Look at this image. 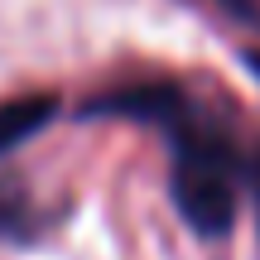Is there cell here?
<instances>
[{
	"label": "cell",
	"instance_id": "5",
	"mask_svg": "<svg viewBox=\"0 0 260 260\" xmlns=\"http://www.w3.org/2000/svg\"><path fill=\"white\" fill-rule=\"evenodd\" d=\"M251 188H255V207H260V154H255V164H251Z\"/></svg>",
	"mask_w": 260,
	"mask_h": 260
},
{
	"label": "cell",
	"instance_id": "3",
	"mask_svg": "<svg viewBox=\"0 0 260 260\" xmlns=\"http://www.w3.org/2000/svg\"><path fill=\"white\" fill-rule=\"evenodd\" d=\"M58 111V96H19V102H5L0 106V149L29 140L39 125H48Z\"/></svg>",
	"mask_w": 260,
	"mask_h": 260
},
{
	"label": "cell",
	"instance_id": "6",
	"mask_svg": "<svg viewBox=\"0 0 260 260\" xmlns=\"http://www.w3.org/2000/svg\"><path fill=\"white\" fill-rule=\"evenodd\" d=\"M251 63H255V73H260V53H251Z\"/></svg>",
	"mask_w": 260,
	"mask_h": 260
},
{
	"label": "cell",
	"instance_id": "4",
	"mask_svg": "<svg viewBox=\"0 0 260 260\" xmlns=\"http://www.w3.org/2000/svg\"><path fill=\"white\" fill-rule=\"evenodd\" d=\"M19 207H24V198H19V188L0 183V236H5L10 226H19Z\"/></svg>",
	"mask_w": 260,
	"mask_h": 260
},
{
	"label": "cell",
	"instance_id": "1",
	"mask_svg": "<svg viewBox=\"0 0 260 260\" xmlns=\"http://www.w3.org/2000/svg\"><path fill=\"white\" fill-rule=\"evenodd\" d=\"M174 203L198 236H226L236 222V149L207 125L174 135Z\"/></svg>",
	"mask_w": 260,
	"mask_h": 260
},
{
	"label": "cell",
	"instance_id": "2",
	"mask_svg": "<svg viewBox=\"0 0 260 260\" xmlns=\"http://www.w3.org/2000/svg\"><path fill=\"white\" fill-rule=\"evenodd\" d=\"M87 116H125V121H154V125H178L183 121V96L169 82H145V87H116L87 102Z\"/></svg>",
	"mask_w": 260,
	"mask_h": 260
}]
</instances>
